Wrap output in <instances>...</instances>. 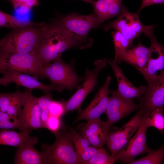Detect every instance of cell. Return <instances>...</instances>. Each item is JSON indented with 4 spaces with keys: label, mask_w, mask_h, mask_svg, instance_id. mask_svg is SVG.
I'll list each match as a JSON object with an SVG mask.
<instances>
[{
    "label": "cell",
    "mask_w": 164,
    "mask_h": 164,
    "mask_svg": "<svg viewBox=\"0 0 164 164\" xmlns=\"http://www.w3.org/2000/svg\"><path fill=\"white\" fill-rule=\"evenodd\" d=\"M111 80V77L108 76L104 84L98 90L90 104L80 112L75 122L82 120L89 121L97 119L105 112L109 99V86Z\"/></svg>",
    "instance_id": "11"
},
{
    "label": "cell",
    "mask_w": 164,
    "mask_h": 164,
    "mask_svg": "<svg viewBox=\"0 0 164 164\" xmlns=\"http://www.w3.org/2000/svg\"><path fill=\"white\" fill-rule=\"evenodd\" d=\"M84 1L87 3H89L92 4L93 2V0H81Z\"/></svg>",
    "instance_id": "39"
},
{
    "label": "cell",
    "mask_w": 164,
    "mask_h": 164,
    "mask_svg": "<svg viewBox=\"0 0 164 164\" xmlns=\"http://www.w3.org/2000/svg\"><path fill=\"white\" fill-rule=\"evenodd\" d=\"M87 48L85 44L73 39L54 20L44 23L37 54L43 67L61 57L62 53L69 49Z\"/></svg>",
    "instance_id": "1"
},
{
    "label": "cell",
    "mask_w": 164,
    "mask_h": 164,
    "mask_svg": "<svg viewBox=\"0 0 164 164\" xmlns=\"http://www.w3.org/2000/svg\"><path fill=\"white\" fill-rule=\"evenodd\" d=\"M50 92L45 93L38 97V103L41 110V121L43 128H46V125L50 114V108L53 100Z\"/></svg>",
    "instance_id": "26"
},
{
    "label": "cell",
    "mask_w": 164,
    "mask_h": 164,
    "mask_svg": "<svg viewBox=\"0 0 164 164\" xmlns=\"http://www.w3.org/2000/svg\"><path fill=\"white\" fill-rule=\"evenodd\" d=\"M164 0H142V5L137 13H139L144 8L148 6L156 4H163Z\"/></svg>",
    "instance_id": "36"
},
{
    "label": "cell",
    "mask_w": 164,
    "mask_h": 164,
    "mask_svg": "<svg viewBox=\"0 0 164 164\" xmlns=\"http://www.w3.org/2000/svg\"><path fill=\"white\" fill-rule=\"evenodd\" d=\"M42 67L37 53H21L0 52V73L9 70L32 75L40 78Z\"/></svg>",
    "instance_id": "7"
},
{
    "label": "cell",
    "mask_w": 164,
    "mask_h": 164,
    "mask_svg": "<svg viewBox=\"0 0 164 164\" xmlns=\"http://www.w3.org/2000/svg\"><path fill=\"white\" fill-rule=\"evenodd\" d=\"M44 22L12 29L0 40V52L7 53H37L42 39Z\"/></svg>",
    "instance_id": "2"
},
{
    "label": "cell",
    "mask_w": 164,
    "mask_h": 164,
    "mask_svg": "<svg viewBox=\"0 0 164 164\" xmlns=\"http://www.w3.org/2000/svg\"><path fill=\"white\" fill-rule=\"evenodd\" d=\"M115 50V57L121 54L127 50L128 47L132 45L128 40L120 32L117 31L111 32Z\"/></svg>",
    "instance_id": "27"
},
{
    "label": "cell",
    "mask_w": 164,
    "mask_h": 164,
    "mask_svg": "<svg viewBox=\"0 0 164 164\" xmlns=\"http://www.w3.org/2000/svg\"><path fill=\"white\" fill-rule=\"evenodd\" d=\"M75 61L70 63L63 61L61 57L42 67L40 79H49L50 84L70 91L77 87L84 77L77 74L74 69Z\"/></svg>",
    "instance_id": "3"
},
{
    "label": "cell",
    "mask_w": 164,
    "mask_h": 164,
    "mask_svg": "<svg viewBox=\"0 0 164 164\" xmlns=\"http://www.w3.org/2000/svg\"><path fill=\"white\" fill-rule=\"evenodd\" d=\"M26 132L20 133L13 131L1 129L0 130V145L12 146L19 148L25 145L37 144L38 138L31 136Z\"/></svg>",
    "instance_id": "22"
},
{
    "label": "cell",
    "mask_w": 164,
    "mask_h": 164,
    "mask_svg": "<svg viewBox=\"0 0 164 164\" xmlns=\"http://www.w3.org/2000/svg\"><path fill=\"white\" fill-rule=\"evenodd\" d=\"M148 127L145 122V116L142 114L140 122L136 132L127 144L115 155V161L128 163L134 160L139 155L148 153L151 150L147 147L146 133Z\"/></svg>",
    "instance_id": "9"
},
{
    "label": "cell",
    "mask_w": 164,
    "mask_h": 164,
    "mask_svg": "<svg viewBox=\"0 0 164 164\" xmlns=\"http://www.w3.org/2000/svg\"><path fill=\"white\" fill-rule=\"evenodd\" d=\"M106 3L109 5L112 4L114 2L117 3L119 4H121L122 0H104Z\"/></svg>",
    "instance_id": "38"
},
{
    "label": "cell",
    "mask_w": 164,
    "mask_h": 164,
    "mask_svg": "<svg viewBox=\"0 0 164 164\" xmlns=\"http://www.w3.org/2000/svg\"><path fill=\"white\" fill-rule=\"evenodd\" d=\"M148 154L141 158L130 162L131 164H159L161 163L164 156V146L155 151L150 150Z\"/></svg>",
    "instance_id": "24"
},
{
    "label": "cell",
    "mask_w": 164,
    "mask_h": 164,
    "mask_svg": "<svg viewBox=\"0 0 164 164\" xmlns=\"http://www.w3.org/2000/svg\"><path fill=\"white\" fill-rule=\"evenodd\" d=\"M18 118L31 131L43 128L41 121V110L38 97L30 92Z\"/></svg>",
    "instance_id": "17"
},
{
    "label": "cell",
    "mask_w": 164,
    "mask_h": 164,
    "mask_svg": "<svg viewBox=\"0 0 164 164\" xmlns=\"http://www.w3.org/2000/svg\"><path fill=\"white\" fill-rule=\"evenodd\" d=\"M142 111L140 110L135 115L119 129L108 132L106 143L111 155L114 157L117 153L129 141L139 126Z\"/></svg>",
    "instance_id": "10"
},
{
    "label": "cell",
    "mask_w": 164,
    "mask_h": 164,
    "mask_svg": "<svg viewBox=\"0 0 164 164\" xmlns=\"http://www.w3.org/2000/svg\"><path fill=\"white\" fill-rule=\"evenodd\" d=\"M50 114L60 118L65 114L64 101L53 100L50 108Z\"/></svg>",
    "instance_id": "34"
},
{
    "label": "cell",
    "mask_w": 164,
    "mask_h": 164,
    "mask_svg": "<svg viewBox=\"0 0 164 164\" xmlns=\"http://www.w3.org/2000/svg\"><path fill=\"white\" fill-rule=\"evenodd\" d=\"M110 127L106 121H102L99 118L87 121L81 129V134L88 140L90 145L99 148L106 143Z\"/></svg>",
    "instance_id": "18"
},
{
    "label": "cell",
    "mask_w": 164,
    "mask_h": 164,
    "mask_svg": "<svg viewBox=\"0 0 164 164\" xmlns=\"http://www.w3.org/2000/svg\"><path fill=\"white\" fill-rule=\"evenodd\" d=\"M138 13H131L122 4L121 13L118 18L111 21L104 27V30L108 31L114 29L121 32L129 41L131 45L133 40L143 33L149 38L154 34V26H145L140 21Z\"/></svg>",
    "instance_id": "6"
},
{
    "label": "cell",
    "mask_w": 164,
    "mask_h": 164,
    "mask_svg": "<svg viewBox=\"0 0 164 164\" xmlns=\"http://www.w3.org/2000/svg\"><path fill=\"white\" fill-rule=\"evenodd\" d=\"M1 73L6 77L9 83H14L18 86H23L29 89H39L44 93L53 91L60 92L64 90L61 87L50 84L48 85L43 84L39 81L36 77L20 72L9 70L3 71Z\"/></svg>",
    "instance_id": "16"
},
{
    "label": "cell",
    "mask_w": 164,
    "mask_h": 164,
    "mask_svg": "<svg viewBox=\"0 0 164 164\" xmlns=\"http://www.w3.org/2000/svg\"><path fill=\"white\" fill-rule=\"evenodd\" d=\"M32 144L25 145L17 148L14 159L15 164H46L44 152L36 150Z\"/></svg>",
    "instance_id": "21"
},
{
    "label": "cell",
    "mask_w": 164,
    "mask_h": 164,
    "mask_svg": "<svg viewBox=\"0 0 164 164\" xmlns=\"http://www.w3.org/2000/svg\"><path fill=\"white\" fill-rule=\"evenodd\" d=\"M9 2L16 10L22 9L26 11L37 6L38 0H5Z\"/></svg>",
    "instance_id": "31"
},
{
    "label": "cell",
    "mask_w": 164,
    "mask_h": 164,
    "mask_svg": "<svg viewBox=\"0 0 164 164\" xmlns=\"http://www.w3.org/2000/svg\"><path fill=\"white\" fill-rule=\"evenodd\" d=\"M103 60L110 66L114 72L118 84L117 91L120 95L130 99L139 98L142 96L146 87L135 86L125 77L115 58L112 60L104 58Z\"/></svg>",
    "instance_id": "15"
},
{
    "label": "cell",
    "mask_w": 164,
    "mask_h": 164,
    "mask_svg": "<svg viewBox=\"0 0 164 164\" xmlns=\"http://www.w3.org/2000/svg\"><path fill=\"white\" fill-rule=\"evenodd\" d=\"M94 9V13L98 18L101 23L108 19L109 5L104 0L93 1L91 4Z\"/></svg>",
    "instance_id": "29"
},
{
    "label": "cell",
    "mask_w": 164,
    "mask_h": 164,
    "mask_svg": "<svg viewBox=\"0 0 164 164\" xmlns=\"http://www.w3.org/2000/svg\"><path fill=\"white\" fill-rule=\"evenodd\" d=\"M115 162L114 157L101 147L97 155L86 164H113Z\"/></svg>",
    "instance_id": "30"
},
{
    "label": "cell",
    "mask_w": 164,
    "mask_h": 164,
    "mask_svg": "<svg viewBox=\"0 0 164 164\" xmlns=\"http://www.w3.org/2000/svg\"><path fill=\"white\" fill-rule=\"evenodd\" d=\"M163 107H161L155 109L149 116L145 117V122L147 127H153L160 130H163Z\"/></svg>",
    "instance_id": "25"
},
{
    "label": "cell",
    "mask_w": 164,
    "mask_h": 164,
    "mask_svg": "<svg viewBox=\"0 0 164 164\" xmlns=\"http://www.w3.org/2000/svg\"><path fill=\"white\" fill-rule=\"evenodd\" d=\"M16 117L10 115L7 113L0 111V128L12 129L15 126Z\"/></svg>",
    "instance_id": "33"
},
{
    "label": "cell",
    "mask_w": 164,
    "mask_h": 164,
    "mask_svg": "<svg viewBox=\"0 0 164 164\" xmlns=\"http://www.w3.org/2000/svg\"><path fill=\"white\" fill-rule=\"evenodd\" d=\"M153 47L143 46L139 40L138 45L130 50H127L114 58L119 63L122 61L128 63L137 70L144 68L146 65L153 51Z\"/></svg>",
    "instance_id": "19"
},
{
    "label": "cell",
    "mask_w": 164,
    "mask_h": 164,
    "mask_svg": "<svg viewBox=\"0 0 164 164\" xmlns=\"http://www.w3.org/2000/svg\"><path fill=\"white\" fill-rule=\"evenodd\" d=\"M99 149L100 148L89 146L77 153L81 163L86 164L88 161L97 155Z\"/></svg>",
    "instance_id": "32"
},
{
    "label": "cell",
    "mask_w": 164,
    "mask_h": 164,
    "mask_svg": "<svg viewBox=\"0 0 164 164\" xmlns=\"http://www.w3.org/2000/svg\"><path fill=\"white\" fill-rule=\"evenodd\" d=\"M110 93L111 96L105 112L108 117L106 122L111 127L121 119L139 109V107L132 99L123 97L117 91Z\"/></svg>",
    "instance_id": "12"
},
{
    "label": "cell",
    "mask_w": 164,
    "mask_h": 164,
    "mask_svg": "<svg viewBox=\"0 0 164 164\" xmlns=\"http://www.w3.org/2000/svg\"><path fill=\"white\" fill-rule=\"evenodd\" d=\"M95 67L92 70L86 69L84 82L77 87L75 93L67 101H64L65 113L74 110H82L81 104L87 95L92 92L97 83V77L101 71L106 66L103 60H97L94 62Z\"/></svg>",
    "instance_id": "8"
},
{
    "label": "cell",
    "mask_w": 164,
    "mask_h": 164,
    "mask_svg": "<svg viewBox=\"0 0 164 164\" xmlns=\"http://www.w3.org/2000/svg\"><path fill=\"white\" fill-rule=\"evenodd\" d=\"M55 20L73 39L89 47L92 45L93 40L88 38L89 32L101 24L94 13L88 15L75 12L67 15H60Z\"/></svg>",
    "instance_id": "4"
},
{
    "label": "cell",
    "mask_w": 164,
    "mask_h": 164,
    "mask_svg": "<svg viewBox=\"0 0 164 164\" xmlns=\"http://www.w3.org/2000/svg\"><path fill=\"white\" fill-rule=\"evenodd\" d=\"M60 118L49 115L46 123V128L49 129L54 134L56 133L61 128Z\"/></svg>",
    "instance_id": "35"
},
{
    "label": "cell",
    "mask_w": 164,
    "mask_h": 164,
    "mask_svg": "<svg viewBox=\"0 0 164 164\" xmlns=\"http://www.w3.org/2000/svg\"><path fill=\"white\" fill-rule=\"evenodd\" d=\"M148 84L139 99V108L142 114L149 116L155 109L163 107L164 105V79L155 81Z\"/></svg>",
    "instance_id": "13"
},
{
    "label": "cell",
    "mask_w": 164,
    "mask_h": 164,
    "mask_svg": "<svg viewBox=\"0 0 164 164\" xmlns=\"http://www.w3.org/2000/svg\"><path fill=\"white\" fill-rule=\"evenodd\" d=\"M69 132L77 153L90 146L88 140L73 128H70Z\"/></svg>",
    "instance_id": "28"
},
{
    "label": "cell",
    "mask_w": 164,
    "mask_h": 164,
    "mask_svg": "<svg viewBox=\"0 0 164 164\" xmlns=\"http://www.w3.org/2000/svg\"><path fill=\"white\" fill-rule=\"evenodd\" d=\"M9 84L7 78L4 76L0 78V85H6Z\"/></svg>",
    "instance_id": "37"
},
{
    "label": "cell",
    "mask_w": 164,
    "mask_h": 164,
    "mask_svg": "<svg viewBox=\"0 0 164 164\" xmlns=\"http://www.w3.org/2000/svg\"><path fill=\"white\" fill-rule=\"evenodd\" d=\"M60 129L55 134L56 140L52 145L42 144L47 164H81L75 149L69 131Z\"/></svg>",
    "instance_id": "5"
},
{
    "label": "cell",
    "mask_w": 164,
    "mask_h": 164,
    "mask_svg": "<svg viewBox=\"0 0 164 164\" xmlns=\"http://www.w3.org/2000/svg\"><path fill=\"white\" fill-rule=\"evenodd\" d=\"M151 45L155 48L157 55L153 58L152 55L146 66L137 70L143 75L147 84L164 79V47L156 40L154 35L149 38Z\"/></svg>",
    "instance_id": "14"
},
{
    "label": "cell",
    "mask_w": 164,
    "mask_h": 164,
    "mask_svg": "<svg viewBox=\"0 0 164 164\" xmlns=\"http://www.w3.org/2000/svg\"><path fill=\"white\" fill-rule=\"evenodd\" d=\"M32 90H18L11 93H0V111L17 117Z\"/></svg>",
    "instance_id": "20"
},
{
    "label": "cell",
    "mask_w": 164,
    "mask_h": 164,
    "mask_svg": "<svg viewBox=\"0 0 164 164\" xmlns=\"http://www.w3.org/2000/svg\"><path fill=\"white\" fill-rule=\"evenodd\" d=\"M35 23L29 21L19 19L0 10V27L14 29L28 26Z\"/></svg>",
    "instance_id": "23"
},
{
    "label": "cell",
    "mask_w": 164,
    "mask_h": 164,
    "mask_svg": "<svg viewBox=\"0 0 164 164\" xmlns=\"http://www.w3.org/2000/svg\"></svg>",
    "instance_id": "40"
}]
</instances>
